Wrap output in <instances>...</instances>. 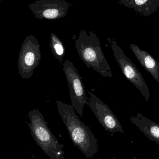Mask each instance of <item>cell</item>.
Returning <instances> with one entry per match:
<instances>
[{
    "mask_svg": "<svg viewBox=\"0 0 159 159\" xmlns=\"http://www.w3.org/2000/svg\"><path fill=\"white\" fill-rule=\"evenodd\" d=\"M88 104L100 124L111 133L120 132L125 134L121 125L109 107L94 94L88 92Z\"/></svg>",
    "mask_w": 159,
    "mask_h": 159,
    "instance_id": "obj_7",
    "label": "cell"
},
{
    "mask_svg": "<svg viewBox=\"0 0 159 159\" xmlns=\"http://www.w3.org/2000/svg\"><path fill=\"white\" fill-rule=\"evenodd\" d=\"M118 3L145 16H150L159 9V0H118Z\"/></svg>",
    "mask_w": 159,
    "mask_h": 159,
    "instance_id": "obj_11",
    "label": "cell"
},
{
    "mask_svg": "<svg viewBox=\"0 0 159 159\" xmlns=\"http://www.w3.org/2000/svg\"><path fill=\"white\" fill-rule=\"evenodd\" d=\"M57 108L70 139L87 158L93 157L98 151V140L90 128L80 120L73 106L57 100Z\"/></svg>",
    "mask_w": 159,
    "mask_h": 159,
    "instance_id": "obj_1",
    "label": "cell"
},
{
    "mask_svg": "<svg viewBox=\"0 0 159 159\" xmlns=\"http://www.w3.org/2000/svg\"><path fill=\"white\" fill-rule=\"evenodd\" d=\"M0 1H2V0H0Z\"/></svg>",
    "mask_w": 159,
    "mask_h": 159,
    "instance_id": "obj_13",
    "label": "cell"
},
{
    "mask_svg": "<svg viewBox=\"0 0 159 159\" xmlns=\"http://www.w3.org/2000/svg\"><path fill=\"white\" fill-rule=\"evenodd\" d=\"M50 47L55 58L62 63L66 54L65 47L61 40L53 33L51 34Z\"/></svg>",
    "mask_w": 159,
    "mask_h": 159,
    "instance_id": "obj_12",
    "label": "cell"
},
{
    "mask_svg": "<svg viewBox=\"0 0 159 159\" xmlns=\"http://www.w3.org/2000/svg\"><path fill=\"white\" fill-rule=\"evenodd\" d=\"M69 7V3L65 0H38L28 5L35 18L49 20L65 17Z\"/></svg>",
    "mask_w": 159,
    "mask_h": 159,
    "instance_id": "obj_8",
    "label": "cell"
},
{
    "mask_svg": "<svg viewBox=\"0 0 159 159\" xmlns=\"http://www.w3.org/2000/svg\"><path fill=\"white\" fill-rule=\"evenodd\" d=\"M63 70L69 87L71 104L80 117H82L83 108L88 104L86 91L82 78L74 64L66 60L63 64Z\"/></svg>",
    "mask_w": 159,
    "mask_h": 159,
    "instance_id": "obj_6",
    "label": "cell"
},
{
    "mask_svg": "<svg viewBox=\"0 0 159 159\" xmlns=\"http://www.w3.org/2000/svg\"><path fill=\"white\" fill-rule=\"evenodd\" d=\"M75 47L81 59L104 77L112 78L110 66L105 57L100 40L93 31L81 30L75 41Z\"/></svg>",
    "mask_w": 159,
    "mask_h": 159,
    "instance_id": "obj_2",
    "label": "cell"
},
{
    "mask_svg": "<svg viewBox=\"0 0 159 159\" xmlns=\"http://www.w3.org/2000/svg\"><path fill=\"white\" fill-rule=\"evenodd\" d=\"M130 120L151 141L159 145V124L143 116L140 112L131 115Z\"/></svg>",
    "mask_w": 159,
    "mask_h": 159,
    "instance_id": "obj_9",
    "label": "cell"
},
{
    "mask_svg": "<svg viewBox=\"0 0 159 159\" xmlns=\"http://www.w3.org/2000/svg\"><path fill=\"white\" fill-rule=\"evenodd\" d=\"M107 40L111 46L114 57L125 77L139 90L145 100L148 101L150 96L149 90L141 73L114 39L107 38Z\"/></svg>",
    "mask_w": 159,
    "mask_h": 159,
    "instance_id": "obj_4",
    "label": "cell"
},
{
    "mask_svg": "<svg viewBox=\"0 0 159 159\" xmlns=\"http://www.w3.org/2000/svg\"><path fill=\"white\" fill-rule=\"evenodd\" d=\"M129 47L141 66L159 83V62L148 52L140 49L136 44L131 43Z\"/></svg>",
    "mask_w": 159,
    "mask_h": 159,
    "instance_id": "obj_10",
    "label": "cell"
},
{
    "mask_svg": "<svg viewBox=\"0 0 159 159\" xmlns=\"http://www.w3.org/2000/svg\"><path fill=\"white\" fill-rule=\"evenodd\" d=\"M41 59V52L39 41L35 36L29 35L22 43L17 61L18 71L22 78H31Z\"/></svg>",
    "mask_w": 159,
    "mask_h": 159,
    "instance_id": "obj_5",
    "label": "cell"
},
{
    "mask_svg": "<svg viewBox=\"0 0 159 159\" xmlns=\"http://www.w3.org/2000/svg\"><path fill=\"white\" fill-rule=\"evenodd\" d=\"M28 124L32 138L51 159H65L63 146L52 133L41 112L34 109L28 113Z\"/></svg>",
    "mask_w": 159,
    "mask_h": 159,
    "instance_id": "obj_3",
    "label": "cell"
}]
</instances>
